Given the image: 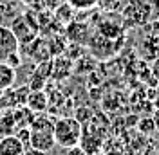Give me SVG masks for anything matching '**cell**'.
<instances>
[{"mask_svg": "<svg viewBox=\"0 0 159 155\" xmlns=\"http://www.w3.org/2000/svg\"><path fill=\"white\" fill-rule=\"evenodd\" d=\"M22 155H47V153H43V152H40V150H34V148H25V152Z\"/></svg>", "mask_w": 159, "mask_h": 155, "instance_id": "9a60e30c", "label": "cell"}, {"mask_svg": "<svg viewBox=\"0 0 159 155\" xmlns=\"http://www.w3.org/2000/svg\"><path fill=\"white\" fill-rule=\"evenodd\" d=\"M16 81V70L7 63H0V90H7Z\"/></svg>", "mask_w": 159, "mask_h": 155, "instance_id": "ba28073f", "label": "cell"}, {"mask_svg": "<svg viewBox=\"0 0 159 155\" xmlns=\"http://www.w3.org/2000/svg\"><path fill=\"white\" fill-rule=\"evenodd\" d=\"M9 29L13 31V34L16 36L20 45L33 43V42L36 40V34H38V25H36L34 22H31L27 16H18V18H15Z\"/></svg>", "mask_w": 159, "mask_h": 155, "instance_id": "3957f363", "label": "cell"}, {"mask_svg": "<svg viewBox=\"0 0 159 155\" xmlns=\"http://www.w3.org/2000/svg\"><path fill=\"white\" fill-rule=\"evenodd\" d=\"M81 134H83V125L76 117H61L54 121V143L60 148L69 150L72 146H78Z\"/></svg>", "mask_w": 159, "mask_h": 155, "instance_id": "7a4b0ae2", "label": "cell"}, {"mask_svg": "<svg viewBox=\"0 0 159 155\" xmlns=\"http://www.w3.org/2000/svg\"><path fill=\"white\" fill-rule=\"evenodd\" d=\"M154 150L159 155V134H156V139H154Z\"/></svg>", "mask_w": 159, "mask_h": 155, "instance_id": "e0dca14e", "label": "cell"}, {"mask_svg": "<svg viewBox=\"0 0 159 155\" xmlns=\"http://www.w3.org/2000/svg\"><path fill=\"white\" fill-rule=\"evenodd\" d=\"M22 2H24L25 6H29V7H40L43 0H22Z\"/></svg>", "mask_w": 159, "mask_h": 155, "instance_id": "5bb4252c", "label": "cell"}, {"mask_svg": "<svg viewBox=\"0 0 159 155\" xmlns=\"http://www.w3.org/2000/svg\"><path fill=\"white\" fill-rule=\"evenodd\" d=\"M25 107L33 114H43L49 107V97L43 90H29L27 99H25Z\"/></svg>", "mask_w": 159, "mask_h": 155, "instance_id": "5b68a950", "label": "cell"}, {"mask_svg": "<svg viewBox=\"0 0 159 155\" xmlns=\"http://www.w3.org/2000/svg\"><path fill=\"white\" fill-rule=\"evenodd\" d=\"M29 130H31L29 148L49 153L56 146V143H54V119H51L45 112L34 116L33 123L29 125Z\"/></svg>", "mask_w": 159, "mask_h": 155, "instance_id": "6da1fadb", "label": "cell"}, {"mask_svg": "<svg viewBox=\"0 0 159 155\" xmlns=\"http://www.w3.org/2000/svg\"><path fill=\"white\" fill-rule=\"evenodd\" d=\"M152 119H154V125H156V130H157V134H159V107L156 108V112H154V116H152Z\"/></svg>", "mask_w": 159, "mask_h": 155, "instance_id": "2e32d148", "label": "cell"}, {"mask_svg": "<svg viewBox=\"0 0 159 155\" xmlns=\"http://www.w3.org/2000/svg\"><path fill=\"white\" fill-rule=\"evenodd\" d=\"M138 132L141 135H154V134H157V130H156V125H154V119L152 117H141L138 121Z\"/></svg>", "mask_w": 159, "mask_h": 155, "instance_id": "9c48e42d", "label": "cell"}, {"mask_svg": "<svg viewBox=\"0 0 159 155\" xmlns=\"http://www.w3.org/2000/svg\"><path fill=\"white\" fill-rule=\"evenodd\" d=\"M152 76H154V79L159 83V56L154 60V63H152Z\"/></svg>", "mask_w": 159, "mask_h": 155, "instance_id": "7c38bea8", "label": "cell"}, {"mask_svg": "<svg viewBox=\"0 0 159 155\" xmlns=\"http://www.w3.org/2000/svg\"><path fill=\"white\" fill-rule=\"evenodd\" d=\"M69 4L76 9H89L98 4V0H69Z\"/></svg>", "mask_w": 159, "mask_h": 155, "instance_id": "8fae6325", "label": "cell"}, {"mask_svg": "<svg viewBox=\"0 0 159 155\" xmlns=\"http://www.w3.org/2000/svg\"><path fill=\"white\" fill-rule=\"evenodd\" d=\"M25 152V146L22 144L15 134L0 137V155H22Z\"/></svg>", "mask_w": 159, "mask_h": 155, "instance_id": "8992f818", "label": "cell"}, {"mask_svg": "<svg viewBox=\"0 0 159 155\" xmlns=\"http://www.w3.org/2000/svg\"><path fill=\"white\" fill-rule=\"evenodd\" d=\"M6 4H9V6H13V4H18L20 0H4Z\"/></svg>", "mask_w": 159, "mask_h": 155, "instance_id": "ac0fdd59", "label": "cell"}, {"mask_svg": "<svg viewBox=\"0 0 159 155\" xmlns=\"http://www.w3.org/2000/svg\"><path fill=\"white\" fill-rule=\"evenodd\" d=\"M36 114H33L27 107H18L13 110V121H15V130L18 128H27L33 123Z\"/></svg>", "mask_w": 159, "mask_h": 155, "instance_id": "52a82bcc", "label": "cell"}, {"mask_svg": "<svg viewBox=\"0 0 159 155\" xmlns=\"http://www.w3.org/2000/svg\"><path fill=\"white\" fill-rule=\"evenodd\" d=\"M20 49V43L13 31L6 25H0V63H6L7 60L16 54Z\"/></svg>", "mask_w": 159, "mask_h": 155, "instance_id": "277c9868", "label": "cell"}, {"mask_svg": "<svg viewBox=\"0 0 159 155\" xmlns=\"http://www.w3.org/2000/svg\"><path fill=\"white\" fill-rule=\"evenodd\" d=\"M65 155H87V153L81 150V146H72V148H69L65 152Z\"/></svg>", "mask_w": 159, "mask_h": 155, "instance_id": "4fadbf2b", "label": "cell"}, {"mask_svg": "<svg viewBox=\"0 0 159 155\" xmlns=\"http://www.w3.org/2000/svg\"><path fill=\"white\" fill-rule=\"evenodd\" d=\"M15 135L22 141V144L25 146V148H29V139H31L29 126H27V128H18V130H15Z\"/></svg>", "mask_w": 159, "mask_h": 155, "instance_id": "30bf717a", "label": "cell"}]
</instances>
